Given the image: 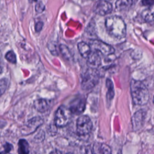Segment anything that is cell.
Here are the masks:
<instances>
[{
	"mask_svg": "<svg viewBox=\"0 0 154 154\" xmlns=\"http://www.w3.org/2000/svg\"><path fill=\"white\" fill-rule=\"evenodd\" d=\"M130 90L133 102L135 105H146L149 100V92L146 85L140 81L132 79Z\"/></svg>",
	"mask_w": 154,
	"mask_h": 154,
	"instance_id": "cell-1",
	"label": "cell"
},
{
	"mask_svg": "<svg viewBox=\"0 0 154 154\" xmlns=\"http://www.w3.org/2000/svg\"><path fill=\"white\" fill-rule=\"evenodd\" d=\"M105 25L110 35L117 38H122L125 37L126 27L122 17L116 16L108 17L105 19Z\"/></svg>",
	"mask_w": 154,
	"mask_h": 154,
	"instance_id": "cell-2",
	"label": "cell"
},
{
	"mask_svg": "<svg viewBox=\"0 0 154 154\" xmlns=\"http://www.w3.org/2000/svg\"><path fill=\"white\" fill-rule=\"evenodd\" d=\"M99 73L96 69L88 68L82 77L81 88L87 90L93 88L98 82Z\"/></svg>",
	"mask_w": 154,
	"mask_h": 154,
	"instance_id": "cell-3",
	"label": "cell"
},
{
	"mask_svg": "<svg viewBox=\"0 0 154 154\" xmlns=\"http://www.w3.org/2000/svg\"><path fill=\"white\" fill-rule=\"evenodd\" d=\"M72 112L69 108L65 106H60L55 114V123L58 127H64L67 125L72 120Z\"/></svg>",
	"mask_w": 154,
	"mask_h": 154,
	"instance_id": "cell-4",
	"label": "cell"
},
{
	"mask_svg": "<svg viewBox=\"0 0 154 154\" xmlns=\"http://www.w3.org/2000/svg\"><path fill=\"white\" fill-rule=\"evenodd\" d=\"M89 45L91 50L96 51L104 56H110L115 52L112 46L99 40H91L89 42Z\"/></svg>",
	"mask_w": 154,
	"mask_h": 154,
	"instance_id": "cell-5",
	"label": "cell"
},
{
	"mask_svg": "<svg viewBox=\"0 0 154 154\" xmlns=\"http://www.w3.org/2000/svg\"><path fill=\"white\" fill-rule=\"evenodd\" d=\"M92 129V122L87 116L79 117L76 122V132L79 135H87L90 133Z\"/></svg>",
	"mask_w": 154,
	"mask_h": 154,
	"instance_id": "cell-6",
	"label": "cell"
},
{
	"mask_svg": "<svg viewBox=\"0 0 154 154\" xmlns=\"http://www.w3.org/2000/svg\"><path fill=\"white\" fill-rule=\"evenodd\" d=\"M93 10L95 13L105 16L111 13L112 10V4L106 0H99L94 6Z\"/></svg>",
	"mask_w": 154,
	"mask_h": 154,
	"instance_id": "cell-7",
	"label": "cell"
},
{
	"mask_svg": "<svg viewBox=\"0 0 154 154\" xmlns=\"http://www.w3.org/2000/svg\"><path fill=\"white\" fill-rule=\"evenodd\" d=\"M85 108V101L82 98H76L70 104L69 109L73 114H81Z\"/></svg>",
	"mask_w": 154,
	"mask_h": 154,
	"instance_id": "cell-8",
	"label": "cell"
},
{
	"mask_svg": "<svg viewBox=\"0 0 154 154\" xmlns=\"http://www.w3.org/2000/svg\"><path fill=\"white\" fill-rule=\"evenodd\" d=\"M146 111L140 109L137 111L132 117V124L134 131L138 130L143 125L146 117Z\"/></svg>",
	"mask_w": 154,
	"mask_h": 154,
	"instance_id": "cell-9",
	"label": "cell"
},
{
	"mask_svg": "<svg viewBox=\"0 0 154 154\" xmlns=\"http://www.w3.org/2000/svg\"><path fill=\"white\" fill-rule=\"evenodd\" d=\"M87 59V63L90 68L97 69L101 64V57L100 54L96 51H92Z\"/></svg>",
	"mask_w": 154,
	"mask_h": 154,
	"instance_id": "cell-10",
	"label": "cell"
},
{
	"mask_svg": "<svg viewBox=\"0 0 154 154\" xmlns=\"http://www.w3.org/2000/svg\"><path fill=\"white\" fill-rule=\"evenodd\" d=\"M94 154H111L110 147L103 143H95L92 147Z\"/></svg>",
	"mask_w": 154,
	"mask_h": 154,
	"instance_id": "cell-11",
	"label": "cell"
},
{
	"mask_svg": "<svg viewBox=\"0 0 154 154\" xmlns=\"http://www.w3.org/2000/svg\"><path fill=\"white\" fill-rule=\"evenodd\" d=\"M34 108L39 112H43L46 111L49 107V102L45 99H38L34 102Z\"/></svg>",
	"mask_w": 154,
	"mask_h": 154,
	"instance_id": "cell-12",
	"label": "cell"
},
{
	"mask_svg": "<svg viewBox=\"0 0 154 154\" xmlns=\"http://www.w3.org/2000/svg\"><path fill=\"white\" fill-rule=\"evenodd\" d=\"M78 49L80 55L84 58H87L92 51L90 46L84 42H81L78 43Z\"/></svg>",
	"mask_w": 154,
	"mask_h": 154,
	"instance_id": "cell-13",
	"label": "cell"
},
{
	"mask_svg": "<svg viewBox=\"0 0 154 154\" xmlns=\"http://www.w3.org/2000/svg\"><path fill=\"white\" fill-rule=\"evenodd\" d=\"M135 2V0H117L116 8L118 11H125L128 10Z\"/></svg>",
	"mask_w": 154,
	"mask_h": 154,
	"instance_id": "cell-14",
	"label": "cell"
},
{
	"mask_svg": "<svg viewBox=\"0 0 154 154\" xmlns=\"http://www.w3.org/2000/svg\"><path fill=\"white\" fill-rule=\"evenodd\" d=\"M142 17L147 22L154 21V4L143 11Z\"/></svg>",
	"mask_w": 154,
	"mask_h": 154,
	"instance_id": "cell-15",
	"label": "cell"
},
{
	"mask_svg": "<svg viewBox=\"0 0 154 154\" xmlns=\"http://www.w3.org/2000/svg\"><path fill=\"white\" fill-rule=\"evenodd\" d=\"M18 154H28L29 152V144L26 140L21 139L18 142Z\"/></svg>",
	"mask_w": 154,
	"mask_h": 154,
	"instance_id": "cell-16",
	"label": "cell"
},
{
	"mask_svg": "<svg viewBox=\"0 0 154 154\" xmlns=\"http://www.w3.org/2000/svg\"><path fill=\"white\" fill-rule=\"evenodd\" d=\"M106 86L108 89L107 93H106V99L108 100H111L114 96V90L113 83L110 79H106Z\"/></svg>",
	"mask_w": 154,
	"mask_h": 154,
	"instance_id": "cell-17",
	"label": "cell"
},
{
	"mask_svg": "<svg viewBox=\"0 0 154 154\" xmlns=\"http://www.w3.org/2000/svg\"><path fill=\"white\" fill-rule=\"evenodd\" d=\"M60 51L63 57L66 60H70L72 58V54L70 49L67 46L64 45H61L59 46Z\"/></svg>",
	"mask_w": 154,
	"mask_h": 154,
	"instance_id": "cell-18",
	"label": "cell"
},
{
	"mask_svg": "<svg viewBox=\"0 0 154 154\" xmlns=\"http://www.w3.org/2000/svg\"><path fill=\"white\" fill-rule=\"evenodd\" d=\"M5 59L11 63L14 64L16 63V57L14 52L12 51L7 52L5 55Z\"/></svg>",
	"mask_w": 154,
	"mask_h": 154,
	"instance_id": "cell-19",
	"label": "cell"
},
{
	"mask_svg": "<svg viewBox=\"0 0 154 154\" xmlns=\"http://www.w3.org/2000/svg\"><path fill=\"white\" fill-rule=\"evenodd\" d=\"M13 146L11 144L5 143L3 145V149L1 150V154H7L12 150Z\"/></svg>",
	"mask_w": 154,
	"mask_h": 154,
	"instance_id": "cell-20",
	"label": "cell"
},
{
	"mask_svg": "<svg viewBox=\"0 0 154 154\" xmlns=\"http://www.w3.org/2000/svg\"><path fill=\"white\" fill-rule=\"evenodd\" d=\"M8 85V81L5 78L1 79L0 82V88H1V94H2L5 91V90L7 88Z\"/></svg>",
	"mask_w": 154,
	"mask_h": 154,
	"instance_id": "cell-21",
	"label": "cell"
},
{
	"mask_svg": "<svg viewBox=\"0 0 154 154\" xmlns=\"http://www.w3.org/2000/svg\"><path fill=\"white\" fill-rule=\"evenodd\" d=\"M35 10L37 13H42L45 10V5L42 1H39L36 4Z\"/></svg>",
	"mask_w": 154,
	"mask_h": 154,
	"instance_id": "cell-22",
	"label": "cell"
},
{
	"mask_svg": "<svg viewBox=\"0 0 154 154\" xmlns=\"http://www.w3.org/2000/svg\"><path fill=\"white\" fill-rule=\"evenodd\" d=\"M141 4L144 6L150 7L154 4V0H141Z\"/></svg>",
	"mask_w": 154,
	"mask_h": 154,
	"instance_id": "cell-23",
	"label": "cell"
},
{
	"mask_svg": "<svg viewBox=\"0 0 154 154\" xmlns=\"http://www.w3.org/2000/svg\"><path fill=\"white\" fill-rule=\"evenodd\" d=\"M43 23L42 22L40 21V22H37L35 25V31L37 32H40L42 30V29L43 28Z\"/></svg>",
	"mask_w": 154,
	"mask_h": 154,
	"instance_id": "cell-24",
	"label": "cell"
},
{
	"mask_svg": "<svg viewBox=\"0 0 154 154\" xmlns=\"http://www.w3.org/2000/svg\"><path fill=\"white\" fill-rule=\"evenodd\" d=\"M49 154H73L72 153H64L58 150H55L52 152H51Z\"/></svg>",
	"mask_w": 154,
	"mask_h": 154,
	"instance_id": "cell-25",
	"label": "cell"
},
{
	"mask_svg": "<svg viewBox=\"0 0 154 154\" xmlns=\"http://www.w3.org/2000/svg\"><path fill=\"white\" fill-rule=\"evenodd\" d=\"M85 154H94L92 149H91L90 147H87L85 149Z\"/></svg>",
	"mask_w": 154,
	"mask_h": 154,
	"instance_id": "cell-26",
	"label": "cell"
},
{
	"mask_svg": "<svg viewBox=\"0 0 154 154\" xmlns=\"http://www.w3.org/2000/svg\"><path fill=\"white\" fill-rule=\"evenodd\" d=\"M32 1H37V0H32Z\"/></svg>",
	"mask_w": 154,
	"mask_h": 154,
	"instance_id": "cell-27",
	"label": "cell"
},
{
	"mask_svg": "<svg viewBox=\"0 0 154 154\" xmlns=\"http://www.w3.org/2000/svg\"><path fill=\"white\" fill-rule=\"evenodd\" d=\"M153 103H154V97H153Z\"/></svg>",
	"mask_w": 154,
	"mask_h": 154,
	"instance_id": "cell-28",
	"label": "cell"
}]
</instances>
